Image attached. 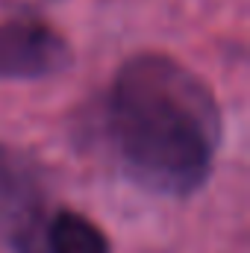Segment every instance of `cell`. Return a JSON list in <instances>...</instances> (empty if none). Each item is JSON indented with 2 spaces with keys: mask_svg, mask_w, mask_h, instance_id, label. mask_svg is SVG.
<instances>
[{
  "mask_svg": "<svg viewBox=\"0 0 250 253\" xmlns=\"http://www.w3.org/2000/svg\"><path fill=\"white\" fill-rule=\"evenodd\" d=\"M106 135L129 180L150 194L188 197L206 186L224 118L203 77L168 53H135L112 77Z\"/></svg>",
  "mask_w": 250,
  "mask_h": 253,
  "instance_id": "obj_1",
  "label": "cell"
},
{
  "mask_svg": "<svg viewBox=\"0 0 250 253\" xmlns=\"http://www.w3.org/2000/svg\"><path fill=\"white\" fill-rule=\"evenodd\" d=\"M50 215L47 180L39 162L0 144V239L15 253H42Z\"/></svg>",
  "mask_w": 250,
  "mask_h": 253,
  "instance_id": "obj_2",
  "label": "cell"
},
{
  "mask_svg": "<svg viewBox=\"0 0 250 253\" xmlns=\"http://www.w3.org/2000/svg\"><path fill=\"white\" fill-rule=\"evenodd\" d=\"M71 44L42 21L0 24V80H44L71 65Z\"/></svg>",
  "mask_w": 250,
  "mask_h": 253,
  "instance_id": "obj_3",
  "label": "cell"
},
{
  "mask_svg": "<svg viewBox=\"0 0 250 253\" xmlns=\"http://www.w3.org/2000/svg\"><path fill=\"white\" fill-rule=\"evenodd\" d=\"M42 253H112L106 233L74 209H56L44 230Z\"/></svg>",
  "mask_w": 250,
  "mask_h": 253,
  "instance_id": "obj_4",
  "label": "cell"
}]
</instances>
